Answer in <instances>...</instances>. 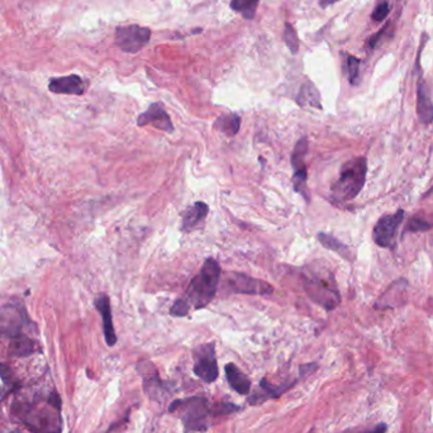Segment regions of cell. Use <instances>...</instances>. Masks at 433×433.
<instances>
[{"mask_svg":"<svg viewBox=\"0 0 433 433\" xmlns=\"http://www.w3.org/2000/svg\"><path fill=\"white\" fill-rule=\"evenodd\" d=\"M308 152V140L307 138H300L294 151L291 155V165H293V184H294V190L299 193L300 196L305 198V200H308V191H307V165H305V155Z\"/></svg>","mask_w":433,"mask_h":433,"instance_id":"obj_10","label":"cell"},{"mask_svg":"<svg viewBox=\"0 0 433 433\" xmlns=\"http://www.w3.org/2000/svg\"><path fill=\"white\" fill-rule=\"evenodd\" d=\"M48 89L54 94L82 95L84 94L87 85L80 76L68 75L52 79L48 84Z\"/></svg>","mask_w":433,"mask_h":433,"instance_id":"obj_15","label":"cell"},{"mask_svg":"<svg viewBox=\"0 0 433 433\" xmlns=\"http://www.w3.org/2000/svg\"><path fill=\"white\" fill-rule=\"evenodd\" d=\"M142 365L145 366V372H142V370H138V372H141V375H142L143 379H145L143 380V389H145V392H146V394L149 395L151 399L159 400L160 399L159 395H163L161 392H163V390H165L163 381L160 379V376H159L155 367L152 369V372H149L151 362L145 361V362H142Z\"/></svg>","mask_w":433,"mask_h":433,"instance_id":"obj_19","label":"cell"},{"mask_svg":"<svg viewBox=\"0 0 433 433\" xmlns=\"http://www.w3.org/2000/svg\"><path fill=\"white\" fill-rule=\"evenodd\" d=\"M317 240L325 246V249L339 254V256H342L344 258L348 260L351 256V252L348 250V247L345 244H342L339 238L333 237L331 235L321 232L317 235Z\"/></svg>","mask_w":433,"mask_h":433,"instance_id":"obj_23","label":"cell"},{"mask_svg":"<svg viewBox=\"0 0 433 433\" xmlns=\"http://www.w3.org/2000/svg\"><path fill=\"white\" fill-rule=\"evenodd\" d=\"M403 219H404V212L403 210H398L394 214L381 216L379 222L376 223V226L374 227V230H372V238H374L375 244L380 247H384V249L392 247L394 238H395V235H397Z\"/></svg>","mask_w":433,"mask_h":433,"instance_id":"obj_11","label":"cell"},{"mask_svg":"<svg viewBox=\"0 0 433 433\" xmlns=\"http://www.w3.org/2000/svg\"><path fill=\"white\" fill-rule=\"evenodd\" d=\"M390 12V9H389V4L386 3V1H383V3H380L378 7L374 9V12L372 14V18L375 22H381L386 20V17H388V14Z\"/></svg>","mask_w":433,"mask_h":433,"instance_id":"obj_28","label":"cell"},{"mask_svg":"<svg viewBox=\"0 0 433 433\" xmlns=\"http://www.w3.org/2000/svg\"><path fill=\"white\" fill-rule=\"evenodd\" d=\"M194 366L193 372L199 379L212 384L218 378V364H216V344H203L196 346L193 350Z\"/></svg>","mask_w":433,"mask_h":433,"instance_id":"obj_7","label":"cell"},{"mask_svg":"<svg viewBox=\"0 0 433 433\" xmlns=\"http://www.w3.org/2000/svg\"><path fill=\"white\" fill-rule=\"evenodd\" d=\"M307 375H302L298 379H294L293 381H285L283 384L279 386H272L266 379L260 380L258 389L254 394H251L249 397V404L251 406H260L265 403L266 400L277 399L279 397H281L285 392L291 390L293 386H297L300 380L305 378Z\"/></svg>","mask_w":433,"mask_h":433,"instance_id":"obj_12","label":"cell"},{"mask_svg":"<svg viewBox=\"0 0 433 433\" xmlns=\"http://www.w3.org/2000/svg\"><path fill=\"white\" fill-rule=\"evenodd\" d=\"M417 113L420 117V121L425 124H430L433 121V104L428 90H427L426 82L420 78L417 82Z\"/></svg>","mask_w":433,"mask_h":433,"instance_id":"obj_18","label":"cell"},{"mask_svg":"<svg viewBox=\"0 0 433 433\" xmlns=\"http://www.w3.org/2000/svg\"><path fill=\"white\" fill-rule=\"evenodd\" d=\"M297 102H298L302 107L305 105V104H308V105L314 107V108H322L318 90L313 85V82H309V80L305 82L304 84L302 85L300 91H299L298 98H297Z\"/></svg>","mask_w":433,"mask_h":433,"instance_id":"obj_22","label":"cell"},{"mask_svg":"<svg viewBox=\"0 0 433 433\" xmlns=\"http://www.w3.org/2000/svg\"><path fill=\"white\" fill-rule=\"evenodd\" d=\"M386 28H383L380 32L372 36V38H370V41H369V47L375 48L378 46V43H379L380 40H381V37H383V34L386 32Z\"/></svg>","mask_w":433,"mask_h":433,"instance_id":"obj_30","label":"cell"},{"mask_svg":"<svg viewBox=\"0 0 433 433\" xmlns=\"http://www.w3.org/2000/svg\"><path fill=\"white\" fill-rule=\"evenodd\" d=\"M386 430H388V427H386V423H379L375 428H372L370 431L364 433H386Z\"/></svg>","mask_w":433,"mask_h":433,"instance_id":"obj_31","label":"cell"},{"mask_svg":"<svg viewBox=\"0 0 433 433\" xmlns=\"http://www.w3.org/2000/svg\"><path fill=\"white\" fill-rule=\"evenodd\" d=\"M151 38L149 28L137 24L118 27L115 29V45L127 54H137Z\"/></svg>","mask_w":433,"mask_h":433,"instance_id":"obj_8","label":"cell"},{"mask_svg":"<svg viewBox=\"0 0 433 433\" xmlns=\"http://www.w3.org/2000/svg\"><path fill=\"white\" fill-rule=\"evenodd\" d=\"M221 274L219 263L214 258H207L200 271L190 281L185 294L171 307L170 314L173 317H185L190 308L202 309L210 304L216 297Z\"/></svg>","mask_w":433,"mask_h":433,"instance_id":"obj_1","label":"cell"},{"mask_svg":"<svg viewBox=\"0 0 433 433\" xmlns=\"http://www.w3.org/2000/svg\"><path fill=\"white\" fill-rule=\"evenodd\" d=\"M169 412L182 420L185 433H204L210 430L212 406L204 397H186L171 402Z\"/></svg>","mask_w":433,"mask_h":433,"instance_id":"obj_2","label":"cell"},{"mask_svg":"<svg viewBox=\"0 0 433 433\" xmlns=\"http://www.w3.org/2000/svg\"><path fill=\"white\" fill-rule=\"evenodd\" d=\"M226 378L230 388L241 395H247L251 390V380L240 367L235 364L226 365Z\"/></svg>","mask_w":433,"mask_h":433,"instance_id":"obj_20","label":"cell"},{"mask_svg":"<svg viewBox=\"0 0 433 433\" xmlns=\"http://www.w3.org/2000/svg\"><path fill=\"white\" fill-rule=\"evenodd\" d=\"M260 0H230V8L241 14L244 20H254Z\"/></svg>","mask_w":433,"mask_h":433,"instance_id":"obj_24","label":"cell"},{"mask_svg":"<svg viewBox=\"0 0 433 433\" xmlns=\"http://www.w3.org/2000/svg\"><path fill=\"white\" fill-rule=\"evenodd\" d=\"M332 1H333V0H322V1H321V6H322V7H325L327 4H331Z\"/></svg>","mask_w":433,"mask_h":433,"instance_id":"obj_32","label":"cell"},{"mask_svg":"<svg viewBox=\"0 0 433 433\" xmlns=\"http://www.w3.org/2000/svg\"><path fill=\"white\" fill-rule=\"evenodd\" d=\"M360 64H361V61H360L358 57L347 56L346 68H347V74H348V80H350L352 85H356L359 82Z\"/></svg>","mask_w":433,"mask_h":433,"instance_id":"obj_26","label":"cell"},{"mask_svg":"<svg viewBox=\"0 0 433 433\" xmlns=\"http://www.w3.org/2000/svg\"><path fill=\"white\" fill-rule=\"evenodd\" d=\"M431 228V224L427 223L425 221H422L420 218H413L409 221V223L406 224V230L411 232H420V230H427Z\"/></svg>","mask_w":433,"mask_h":433,"instance_id":"obj_29","label":"cell"},{"mask_svg":"<svg viewBox=\"0 0 433 433\" xmlns=\"http://www.w3.org/2000/svg\"><path fill=\"white\" fill-rule=\"evenodd\" d=\"M285 45L291 50L293 54H298L299 51V40L297 31L291 26V23H285L284 34H283Z\"/></svg>","mask_w":433,"mask_h":433,"instance_id":"obj_25","label":"cell"},{"mask_svg":"<svg viewBox=\"0 0 433 433\" xmlns=\"http://www.w3.org/2000/svg\"><path fill=\"white\" fill-rule=\"evenodd\" d=\"M240 127H241V117L236 113L219 115L214 122V129L228 137L237 135Z\"/></svg>","mask_w":433,"mask_h":433,"instance_id":"obj_21","label":"cell"},{"mask_svg":"<svg viewBox=\"0 0 433 433\" xmlns=\"http://www.w3.org/2000/svg\"><path fill=\"white\" fill-rule=\"evenodd\" d=\"M210 213V207L203 202H196L184 212L182 230L193 232L203 227L204 221Z\"/></svg>","mask_w":433,"mask_h":433,"instance_id":"obj_16","label":"cell"},{"mask_svg":"<svg viewBox=\"0 0 433 433\" xmlns=\"http://www.w3.org/2000/svg\"><path fill=\"white\" fill-rule=\"evenodd\" d=\"M61 398L52 392L45 406H27L21 408V418L34 433H60L61 431Z\"/></svg>","mask_w":433,"mask_h":433,"instance_id":"obj_3","label":"cell"},{"mask_svg":"<svg viewBox=\"0 0 433 433\" xmlns=\"http://www.w3.org/2000/svg\"><path fill=\"white\" fill-rule=\"evenodd\" d=\"M224 285L230 293L267 295L274 291V286L261 279L251 278L242 272H230L224 279Z\"/></svg>","mask_w":433,"mask_h":433,"instance_id":"obj_9","label":"cell"},{"mask_svg":"<svg viewBox=\"0 0 433 433\" xmlns=\"http://www.w3.org/2000/svg\"><path fill=\"white\" fill-rule=\"evenodd\" d=\"M241 408L235 406L233 403H216V406H212V414L213 416H222V414L237 412Z\"/></svg>","mask_w":433,"mask_h":433,"instance_id":"obj_27","label":"cell"},{"mask_svg":"<svg viewBox=\"0 0 433 433\" xmlns=\"http://www.w3.org/2000/svg\"><path fill=\"white\" fill-rule=\"evenodd\" d=\"M305 293L317 304L327 311L335 309L339 304V291L331 271L325 269H307L303 277Z\"/></svg>","mask_w":433,"mask_h":433,"instance_id":"obj_5","label":"cell"},{"mask_svg":"<svg viewBox=\"0 0 433 433\" xmlns=\"http://www.w3.org/2000/svg\"><path fill=\"white\" fill-rule=\"evenodd\" d=\"M38 351V345L34 339H31L26 333H23L18 337L10 339L8 346V353L10 358L23 359L34 355V352Z\"/></svg>","mask_w":433,"mask_h":433,"instance_id":"obj_17","label":"cell"},{"mask_svg":"<svg viewBox=\"0 0 433 433\" xmlns=\"http://www.w3.org/2000/svg\"><path fill=\"white\" fill-rule=\"evenodd\" d=\"M96 311L101 313L103 321V332H104V339L109 347H113L117 344V335H115V325H113V318H112V308L109 302L108 295L101 293L94 300Z\"/></svg>","mask_w":433,"mask_h":433,"instance_id":"obj_14","label":"cell"},{"mask_svg":"<svg viewBox=\"0 0 433 433\" xmlns=\"http://www.w3.org/2000/svg\"><path fill=\"white\" fill-rule=\"evenodd\" d=\"M138 127H145L152 124L155 129L163 131L166 133H173L175 129L170 119L166 109L163 108V103H152L146 112H143L137 118Z\"/></svg>","mask_w":433,"mask_h":433,"instance_id":"obj_13","label":"cell"},{"mask_svg":"<svg viewBox=\"0 0 433 433\" xmlns=\"http://www.w3.org/2000/svg\"><path fill=\"white\" fill-rule=\"evenodd\" d=\"M31 319L23 302L17 298L8 299L0 304V335L14 339L29 328Z\"/></svg>","mask_w":433,"mask_h":433,"instance_id":"obj_6","label":"cell"},{"mask_svg":"<svg viewBox=\"0 0 433 433\" xmlns=\"http://www.w3.org/2000/svg\"><path fill=\"white\" fill-rule=\"evenodd\" d=\"M367 161L365 157H355L342 165L339 180L332 185V198L337 202H348L359 196L366 182Z\"/></svg>","mask_w":433,"mask_h":433,"instance_id":"obj_4","label":"cell"}]
</instances>
